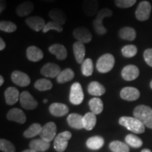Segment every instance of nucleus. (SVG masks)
<instances>
[{"instance_id":"1","label":"nucleus","mask_w":152,"mask_h":152,"mask_svg":"<svg viewBox=\"0 0 152 152\" xmlns=\"http://www.w3.org/2000/svg\"><path fill=\"white\" fill-rule=\"evenodd\" d=\"M119 124L135 134H142L145 132L144 125L135 117H121L119 119Z\"/></svg>"},{"instance_id":"2","label":"nucleus","mask_w":152,"mask_h":152,"mask_svg":"<svg viewBox=\"0 0 152 152\" xmlns=\"http://www.w3.org/2000/svg\"><path fill=\"white\" fill-rule=\"evenodd\" d=\"M134 117L140 120L144 126L152 129V109L146 105H139L133 111Z\"/></svg>"},{"instance_id":"3","label":"nucleus","mask_w":152,"mask_h":152,"mask_svg":"<svg viewBox=\"0 0 152 152\" xmlns=\"http://www.w3.org/2000/svg\"><path fill=\"white\" fill-rule=\"evenodd\" d=\"M112 16H113V11L108 8H104L99 11L96 18L92 22V26L95 33L99 35H105L107 30L103 25V20L105 18L111 17Z\"/></svg>"},{"instance_id":"4","label":"nucleus","mask_w":152,"mask_h":152,"mask_svg":"<svg viewBox=\"0 0 152 152\" xmlns=\"http://www.w3.org/2000/svg\"><path fill=\"white\" fill-rule=\"evenodd\" d=\"M115 65V58L111 54H104L98 58L96 67L101 73H106L111 71Z\"/></svg>"},{"instance_id":"5","label":"nucleus","mask_w":152,"mask_h":152,"mask_svg":"<svg viewBox=\"0 0 152 152\" xmlns=\"http://www.w3.org/2000/svg\"><path fill=\"white\" fill-rule=\"evenodd\" d=\"M72 137V134L69 131H64L57 134L54 139V148L56 151L63 152L68 147V141Z\"/></svg>"},{"instance_id":"6","label":"nucleus","mask_w":152,"mask_h":152,"mask_svg":"<svg viewBox=\"0 0 152 152\" xmlns=\"http://www.w3.org/2000/svg\"><path fill=\"white\" fill-rule=\"evenodd\" d=\"M69 99L73 105H80L84 99V93L81 85L77 82L74 83L71 85L70 90Z\"/></svg>"},{"instance_id":"7","label":"nucleus","mask_w":152,"mask_h":152,"mask_svg":"<svg viewBox=\"0 0 152 152\" xmlns=\"http://www.w3.org/2000/svg\"><path fill=\"white\" fill-rule=\"evenodd\" d=\"M151 11V5L149 1H143L139 4L135 11L136 18L140 21H145L149 18Z\"/></svg>"},{"instance_id":"8","label":"nucleus","mask_w":152,"mask_h":152,"mask_svg":"<svg viewBox=\"0 0 152 152\" xmlns=\"http://www.w3.org/2000/svg\"><path fill=\"white\" fill-rule=\"evenodd\" d=\"M56 130L57 128L56 124L54 122H49L42 127L39 136L42 140L50 142L56 137Z\"/></svg>"},{"instance_id":"9","label":"nucleus","mask_w":152,"mask_h":152,"mask_svg":"<svg viewBox=\"0 0 152 152\" xmlns=\"http://www.w3.org/2000/svg\"><path fill=\"white\" fill-rule=\"evenodd\" d=\"M20 103L22 107L26 110H33L38 106L37 101L28 91H23L20 94Z\"/></svg>"},{"instance_id":"10","label":"nucleus","mask_w":152,"mask_h":152,"mask_svg":"<svg viewBox=\"0 0 152 152\" xmlns=\"http://www.w3.org/2000/svg\"><path fill=\"white\" fill-rule=\"evenodd\" d=\"M73 35L77 42L83 44L90 42L92 39V35L90 30L83 26L76 28L73 30Z\"/></svg>"},{"instance_id":"11","label":"nucleus","mask_w":152,"mask_h":152,"mask_svg":"<svg viewBox=\"0 0 152 152\" xmlns=\"http://www.w3.org/2000/svg\"><path fill=\"white\" fill-rule=\"evenodd\" d=\"M61 67L54 63H47L42 66L40 70V73L44 77L54 78L61 73Z\"/></svg>"},{"instance_id":"12","label":"nucleus","mask_w":152,"mask_h":152,"mask_svg":"<svg viewBox=\"0 0 152 152\" xmlns=\"http://www.w3.org/2000/svg\"><path fill=\"white\" fill-rule=\"evenodd\" d=\"M11 80L19 87H27L30 83V78L28 74L20 71H14L11 73Z\"/></svg>"},{"instance_id":"13","label":"nucleus","mask_w":152,"mask_h":152,"mask_svg":"<svg viewBox=\"0 0 152 152\" xmlns=\"http://www.w3.org/2000/svg\"><path fill=\"white\" fill-rule=\"evenodd\" d=\"M82 8L84 14L87 16L91 17L94 16L99 12L98 0H83Z\"/></svg>"},{"instance_id":"14","label":"nucleus","mask_w":152,"mask_h":152,"mask_svg":"<svg viewBox=\"0 0 152 152\" xmlns=\"http://www.w3.org/2000/svg\"><path fill=\"white\" fill-rule=\"evenodd\" d=\"M140 75V70L134 65L125 66L121 71V76L125 80L132 81Z\"/></svg>"},{"instance_id":"15","label":"nucleus","mask_w":152,"mask_h":152,"mask_svg":"<svg viewBox=\"0 0 152 152\" xmlns=\"http://www.w3.org/2000/svg\"><path fill=\"white\" fill-rule=\"evenodd\" d=\"M121 97L125 101L132 102L138 99L140 96V92L137 89L133 87H125L120 93Z\"/></svg>"},{"instance_id":"16","label":"nucleus","mask_w":152,"mask_h":152,"mask_svg":"<svg viewBox=\"0 0 152 152\" xmlns=\"http://www.w3.org/2000/svg\"><path fill=\"white\" fill-rule=\"evenodd\" d=\"M26 23L29 27L35 32H39L43 30L45 28V20L40 16H30L26 19Z\"/></svg>"},{"instance_id":"17","label":"nucleus","mask_w":152,"mask_h":152,"mask_svg":"<svg viewBox=\"0 0 152 152\" xmlns=\"http://www.w3.org/2000/svg\"><path fill=\"white\" fill-rule=\"evenodd\" d=\"M7 118L9 121H14L20 124H23L26 121V115L21 109L14 108L9 110L7 113Z\"/></svg>"},{"instance_id":"18","label":"nucleus","mask_w":152,"mask_h":152,"mask_svg":"<svg viewBox=\"0 0 152 152\" xmlns=\"http://www.w3.org/2000/svg\"><path fill=\"white\" fill-rule=\"evenodd\" d=\"M49 51L51 54H54L56 58L59 61L65 60L67 58L68 52L67 49L63 45L56 43L51 45L49 47Z\"/></svg>"},{"instance_id":"19","label":"nucleus","mask_w":152,"mask_h":152,"mask_svg":"<svg viewBox=\"0 0 152 152\" xmlns=\"http://www.w3.org/2000/svg\"><path fill=\"white\" fill-rule=\"evenodd\" d=\"M4 97L6 103L8 105H14L20 98V94L18 89L14 87H8L4 92Z\"/></svg>"},{"instance_id":"20","label":"nucleus","mask_w":152,"mask_h":152,"mask_svg":"<svg viewBox=\"0 0 152 152\" xmlns=\"http://www.w3.org/2000/svg\"><path fill=\"white\" fill-rule=\"evenodd\" d=\"M49 112L52 115L56 117H62L66 115L69 109L66 104L61 103H53L49 106Z\"/></svg>"},{"instance_id":"21","label":"nucleus","mask_w":152,"mask_h":152,"mask_svg":"<svg viewBox=\"0 0 152 152\" xmlns=\"http://www.w3.org/2000/svg\"><path fill=\"white\" fill-rule=\"evenodd\" d=\"M26 56L28 59L33 62H37L44 57L42 51L36 46H30L26 50Z\"/></svg>"},{"instance_id":"22","label":"nucleus","mask_w":152,"mask_h":152,"mask_svg":"<svg viewBox=\"0 0 152 152\" xmlns=\"http://www.w3.org/2000/svg\"><path fill=\"white\" fill-rule=\"evenodd\" d=\"M73 50L74 56L77 64H83L85 56V47L84 44L77 41L75 42L73 45Z\"/></svg>"},{"instance_id":"23","label":"nucleus","mask_w":152,"mask_h":152,"mask_svg":"<svg viewBox=\"0 0 152 152\" xmlns=\"http://www.w3.org/2000/svg\"><path fill=\"white\" fill-rule=\"evenodd\" d=\"M49 18L52 20V21H54L57 23L64 26L66 22V15L64 11L61 9L55 8L52 9V10L49 11Z\"/></svg>"},{"instance_id":"24","label":"nucleus","mask_w":152,"mask_h":152,"mask_svg":"<svg viewBox=\"0 0 152 152\" xmlns=\"http://www.w3.org/2000/svg\"><path fill=\"white\" fill-rule=\"evenodd\" d=\"M33 9V3L30 1H26L16 7V12L19 17H26L31 14Z\"/></svg>"},{"instance_id":"25","label":"nucleus","mask_w":152,"mask_h":152,"mask_svg":"<svg viewBox=\"0 0 152 152\" xmlns=\"http://www.w3.org/2000/svg\"><path fill=\"white\" fill-rule=\"evenodd\" d=\"M67 122L70 127L74 129H80L84 128L83 126V116L78 113H71L67 118Z\"/></svg>"},{"instance_id":"26","label":"nucleus","mask_w":152,"mask_h":152,"mask_svg":"<svg viewBox=\"0 0 152 152\" xmlns=\"http://www.w3.org/2000/svg\"><path fill=\"white\" fill-rule=\"evenodd\" d=\"M87 91L90 95L100 96L105 94L106 88L103 85L96 81L91 82L87 87Z\"/></svg>"},{"instance_id":"27","label":"nucleus","mask_w":152,"mask_h":152,"mask_svg":"<svg viewBox=\"0 0 152 152\" xmlns=\"http://www.w3.org/2000/svg\"><path fill=\"white\" fill-rule=\"evenodd\" d=\"M30 148L35 150L36 151L44 152L48 150L50 147V143L46 142L42 139H36V140H32L30 142Z\"/></svg>"},{"instance_id":"28","label":"nucleus","mask_w":152,"mask_h":152,"mask_svg":"<svg viewBox=\"0 0 152 152\" xmlns=\"http://www.w3.org/2000/svg\"><path fill=\"white\" fill-rule=\"evenodd\" d=\"M74 77H75L74 71L71 68H67L61 71V73L56 77V81L59 84H64V83L71 81Z\"/></svg>"},{"instance_id":"29","label":"nucleus","mask_w":152,"mask_h":152,"mask_svg":"<svg viewBox=\"0 0 152 152\" xmlns=\"http://www.w3.org/2000/svg\"><path fill=\"white\" fill-rule=\"evenodd\" d=\"M119 37L121 39L128 41H133L136 38V31L134 28L131 27H123L119 30Z\"/></svg>"},{"instance_id":"30","label":"nucleus","mask_w":152,"mask_h":152,"mask_svg":"<svg viewBox=\"0 0 152 152\" xmlns=\"http://www.w3.org/2000/svg\"><path fill=\"white\" fill-rule=\"evenodd\" d=\"M96 123V117L92 112H88L83 116V126L86 130H92Z\"/></svg>"},{"instance_id":"31","label":"nucleus","mask_w":152,"mask_h":152,"mask_svg":"<svg viewBox=\"0 0 152 152\" xmlns=\"http://www.w3.org/2000/svg\"><path fill=\"white\" fill-rule=\"evenodd\" d=\"M104 140L102 137L94 136L87 140L86 144L89 149L92 150L99 149L104 146Z\"/></svg>"},{"instance_id":"32","label":"nucleus","mask_w":152,"mask_h":152,"mask_svg":"<svg viewBox=\"0 0 152 152\" xmlns=\"http://www.w3.org/2000/svg\"><path fill=\"white\" fill-rule=\"evenodd\" d=\"M89 106L91 111L95 115H99L102 113L104 109L103 102L101 99L98 97H94L91 99L89 102Z\"/></svg>"},{"instance_id":"33","label":"nucleus","mask_w":152,"mask_h":152,"mask_svg":"<svg viewBox=\"0 0 152 152\" xmlns=\"http://www.w3.org/2000/svg\"><path fill=\"white\" fill-rule=\"evenodd\" d=\"M42 127L39 123H33L23 132V136L26 138H32L40 134Z\"/></svg>"},{"instance_id":"34","label":"nucleus","mask_w":152,"mask_h":152,"mask_svg":"<svg viewBox=\"0 0 152 152\" xmlns=\"http://www.w3.org/2000/svg\"><path fill=\"white\" fill-rule=\"evenodd\" d=\"M109 148L113 152H129L130 151V148L129 146L126 143L124 142L118 141L111 142L109 144Z\"/></svg>"},{"instance_id":"35","label":"nucleus","mask_w":152,"mask_h":152,"mask_svg":"<svg viewBox=\"0 0 152 152\" xmlns=\"http://www.w3.org/2000/svg\"><path fill=\"white\" fill-rule=\"evenodd\" d=\"M81 71L83 75L85 77H89L92 75L94 71V66L93 61L91 58H88L84 60L81 66Z\"/></svg>"},{"instance_id":"36","label":"nucleus","mask_w":152,"mask_h":152,"mask_svg":"<svg viewBox=\"0 0 152 152\" xmlns=\"http://www.w3.org/2000/svg\"><path fill=\"white\" fill-rule=\"evenodd\" d=\"M125 143L133 148H140L143 144V142L140 137L132 134H129L125 137Z\"/></svg>"},{"instance_id":"37","label":"nucleus","mask_w":152,"mask_h":152,"mask_svg":"<svg viewBox=\"0 0 152 152\" xmlns=\"http://www.w3.org/2000/svg\"><path fill=\"white\" fill-rule=\"evenodd\" d=\"M52 83L49 80L41 78L37 80L35 83V87L39 91H47L52 88Z\"/></svg>"},{"instance_id":"38","label":"nucleus","mask_w":152,"mask_h":152,"mask_svg":"<svg viewBox=\"0 0 152 152\" xmlns=\"http://www.w3.org/2000/svg\"><path fill=\"white\" fill-rule=\"evenodd\" d=\"M17 29V26L9 20H1L0 22V30L5 33H14Z\"/></svg>"},{"instance_id":"39","label":"nucleus","mask_w":152,"mask_h":152,"mask_svg":"<svg viewBox=\"0 0 152 152\" xmlns=\"http://www.w3.org/2000/svg\"><path fill=\"white\" fill-rule=\"evenodd\" d=\"M121 52L123 56L126 58H132L135 56L137 53V48L134 45H125L121 49Z\"/></svg>"},{"instance_id":"40","label":"nucleus","mask_w":152,"mask_h":152,"mask_svg":"<svg viewBox=\"0 0 152 152\" xmlns=\"http://www.w3.org/2000/svg\"><path fill=\"white\" fill-rule=\"evenodd\" d=\"M0 149L1 151L4 152H15L16 148L14 145L8 140L4 139L0 140Z\"/></svg>"},{"instance_id":"41","label":"nucleus","mask_w":152,"mask_h":152,"mask_svg":"<svg viewBox=\"0 0 152 152\" xmlns=\"http://www.w3.org/2000/svg\"><path fill=\"white\" fill-rule=\"evenodd\" d=\"M51 30H54L58 33H61L64 28H63V26H61V25L57 23L54 21H50L45 25V28L42 30V32L44 33H46Z\"/></svg>"},{"instance_id":"42","label":"nucleus","mask_w":152,"mask_h":152,"mask_svg":"<svg viewBox=\"0 0 152 152\" xmlns=\"http://www.w3.org/2000/svg\"><path fill=\"white\" fill-rule=\"evenodd\" d=\"M136 1L137 0H115V4L119 8L127 9L132 7Z\"/></svg>"},{"instance_id":"43","label":"nucleus","mask_w":152,"mask_h":152,"mask_svg":"<svg viewBox=\"0 0 152 152\" xmlns=\"http://www.w3.org/2000/svg\"><path fill=\"white\" fill-rule=\"evenodd\" d=\"M144 58L148 66L152 67V49H147L144 52Z\"/></svg>"},{"instance_id":"44","label":"nucleus","mask_w":152,"mask_h":152,"mask_svg":"<svg viewBox=\"0 0 152 152\" xmlns=\"http://www.w3.org/2000/svg\"><path fill=\"white\" fill-rule=\"evenodd\" d=\"M7 0H0V13H2L7 9Z\"/></svg>"},{"instance_id":"45","label":"nucleus","mask_w":152,"mask_h":152,"mask_svg":"<svg viewBox=\"0 0 152 152\" xmlns=\"http://www.w3.org/2000/svg\"><path fill=\"white\" fill-rule=\"evenodd\" d=\"M6 48V43L3 38H0V51H3Z\"/></svg>"},{"instance_id":"46","label":"nucleus","mask_w":152,"mask_h":152,"mask_svg":"<svg viewBox=\"0 0 152 152\" xmlns=\"http://www.w3.org/2000/svg\"><path fill=\"white\" fill-rule=\"evenodd\" d=\"M40 1H43V2H47V3H54L57 0H39Z\"/></svg>"},{"instance_id":"47","label":"nucleus","mask_w":152,"mask_h":152,"mask_svg":"<svg viewBox=\"0 0 152 152\" xmlns=\"http://www.w3.org/2000/svg\"><path fill=\"white\" fill-rule=\"evenodd\" d=\"M4 83V79L2 75H0V86H2Z\"/></svg>"},{"instance_id":"48","label":"nucleus","mask_w":152,"mask_h":152,"mask_svg":"<svg viewBox=\"0 0 152 152\" xmlns=\"http://www.w3.org/2000/svg\"><path fill=\"white\" fill-rule=\"evenodd\" d=\"M22 152H37L35 151V150L32 149H26V150H24V151H23Z\"/></svg>"},{"instance_id":"49","label":"nucleus","mask_w":152,"mask_h":152,"mask_svg":"<svg viewBox=\"0 0 152 152\" xmlns=\"http://www.w3.org/2000/svg\"><path fill=\"white\" fill-rule=\"evenodd\" d=\"M141 152H151V151L149 149H144L142 151H141Z\"/></svg>"},{"instance_id":"50","label":"nucleus","mask_w":152,"mask_h":152,"mask_svg":"<svg viewBox=\"0 0 152 152\" xmlns=\"http://www.w3.org/2000/svg\"><path fill=\"white\" fill-rule=\"evenodd\" d=\"M47 102H48V100H47V99H45L44 100V103H47Z\"/></svg>"},{"instance_id":"51","label":"nucleus","mask_w":152,"mask_h":152,"mask_svg":"<svg viewBox=\"0 0 152 152\" xmlns=\"http://www.w3.org/2000/svg\"><path fill=\"white\" fill-rule=\"evenodd\" d=\"M150 87L152 89V80H151V81L150 82Z\"/></svg>"}]
</instances>
